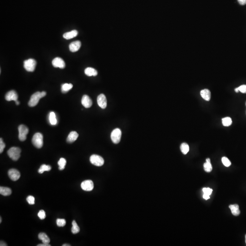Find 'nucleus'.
Here are the masks:
<instances>
[{
	"label": "nucleus",
	"instance_id": "nucleus-1",
	"mask_svg": "<svg viewBox=\"0 0 246 246\" xmlns=\"http://www.w3.org/2000/svg\"><path fill=\"white\" fill-rule=\"evenodd\" d=\"M46 95V92L42 91V92H37L34 93L31 97L30 99L28 102V105L30 107H34L38 104V102L41 99Z\"/></svg>",
	"mask_w": 246,
	"mask_h": 246
},
{
	"label": "nucleus",
	"instance_id": "nucleus-2",
	"mask_svg": "<svg viewBox=\"0 0 246 246\" xmlns=\"http://www.w3.org/2000/svg\"><path fill=\"white\" fill-rule=\"evenodd\" d=\"M21 150L18 147H13L7 151V154L13 161H17L21 156Z\"/></svg>",
	"mask_w": 246,
	"mask_h": 246
},
{
	"label": "nucleus",
	"instance_id": "nucleus-3",
	"mask_svg": "<svg viewBox=\"0 0 246 246\" xmlns=\"http://www.w3.org/2000/svg\"><path fill=\"white\" fill-rule=\"evenodd\" d=\"M32 144L37 149H40L43 146V135L40 133H36L32 139Z\"/></svg>",
	"mask_w": 246,
	"mask_h": 246
},
{
	"label": "nucleus",
	"instance_id": "nucleus-4",
	"mask_svg": "<svg viewBox=\"0 0 246 246\" xmlns=\"http://www.w3.org/2000/svg\"><path fill=\"white\" fill-rule=\"evenodd\" d=\"M36 65V61L32 58H30L24 62V68L28 72H34L35 69Z\"/></svg>",
	"mask_w": 246,
	"mask_h": 246
},
{
	"label": "nucleus",
	"instance_id": "nucleus-5",
	"mask_svg": "<svg viewBox=\"0 0 246 246\" xmlns=\"http://www.w3.org/2000/svg\"><path fill=\"white\" fill-rule=\"evenodd\" d=\"M18 131L19 139L21 141H25L27 139V135L28 133V128L24 125H20L18 127Z\"/></svg>",
	"mask_w": 246,
	"mask_h": 246
},
{
	"label": "nucleus",
	"instance_id": "nucleus-6",
	"mask_svg": "<svg viewBox=\"0 0 246 246\" xmlns=\"http://www.w3.org/2000/svg\"><path fill=\"white\" fill-rule=\"evenodd\" d=\"M90 162L97 166H101L104 164V161L101 156L98 155H93L90 158Z\"/></svg>",
	"mask_w": 246,
	"mask_h": 246
},
{
	"label": "nucleus",
	"instance_id": "nucleus-7",
	"mask_svg": "<svg viewBox=\"0 0 246 246\" xmlns=\"http://www.w3.org/2000/svg\"><path fill=\"white\" fill-rule=\"evenodd\" d=\"M122 132L120 128L114 129L111 134V139L113 143L116 144L120 143L121 137Z\"/></svg>",
	"mask_w": 246,
	"mask_h": 246
},
{
	"label": "nucleus",
	"instance_id": "nucleus-8",
	"mask_svg": "<svg viewBox=\"0 0 246 246\" xmlns=\"http://www.w3.org/2000/svg\"><path fill=\"white\" fill-rule=\"evenodd\" d=\"M81 187L85 191H91L94 188V184L91 180H86L82 182Z\"/></svg>",
	"mask_w": 246,
	"mask_h": 246
},
{
	"label": "nucleus",
	"instance_id": "nucleus-9",
	"mask_svg": "<svg viewBox=\"0 0 246 246\" xmlns=\"http://www.w3.org/2000/svg\"><path fill=\"white\" fill-rule=\"evenodd\" d=\"M8 174L9 178L13 181H17L21 177L19 172L15 169H10L8 171Z\"/></svg>",
	"mask_w": 246,
	"mask_h": 246
},
{
	"label": "nucleus",
	"instance_id": "nucleus-10",
	"mask_svg": "<svg viewBox=\"0 0 246 246\" xmlns=\"http://www.w3.org/2000/svg\"><path fill=\"white\" fill-rule=\"evenodd\" d=\"M97 103L99 106L102 109H104L106 108L107 105V99L104 94H100L99 95L97 98Z\"/></svg>",
	"mask_w": 246,
	"mask_h": 246
},
{
	"label": "nucleus",
	"instance_id": "nucleus-11",
	"mask_svg": "<svg viewBox=\"0 0 246 246\" xmlns=\"http://www.w3.org/2000/svg\"><path fill=\"white\" fill-rule=\"evenodd\" d=\"M52 64L55 68H59L60 69H64L65 67V63L61 58L57 57L53 59L52 61Z\"/></svg>",
	"mask_w": 246,
	"mask_h": 246
},
{
	"label": "nucleus",
	"instance_id": "nucleus-12",
	"mask_svg": "<svg viewBox=\"0 0 246 246\" xmlns=\"http://www.w3.org/2000/svg\"><path fill=\"white\" fill-rule=\"evenodd\" d=\"M18 95L14 90H11L7 93L5 95V99L7 101H14L18 100Z\"/></svg>",
	"mask_w": 246,
	"mask_h": 246
},
{
	"label": "nucleus",
	"instance_id": "nucleus-13",
	"mask_svg": "<svg viewBox=\"0 0 246 246\" xmlns=\"http://www.w3.org/2000/svg\"><path fill=\"white\" fill-rule=\"evenodd\" d=\"M81 103L85 108H89L92 105L93 102L89 96L87 95H83Z\"/></svg>",
	"mask_w": 246,
	"mask_h": 246
},
{
	"label": "nucleus",
	"instance_id": "nucleus-14",
	"mask_svg": "<svg viewBox=\"0 0 246 246\" xmlns=\"http://www.w3.org/2000/svg\"><path fill=\"white\" fill-rule=\"evenodd\" d=\"M81 46V42L80 41L73 42L70 44L69 48L70 51L73 53L79 51Z\"/></svg>",
	"mask_w": 246,
	"mask_h": 246
},
{
	"label": "nucleus",
	"instance_id": "nucleus-15",
	"mask_svg": "<svg viewBox=\"0 0 246 246\" xmlns=\"http://www.w3.org/2000/svg\"><path fill=\"white\" fill-rule=\"evenodd\" d=\"M79 137V134L76 131H72L70 133L67 139L68 143H71L74 142Z\"/></svg>",
	"mask_w": 246,
	"mask_h": 246
},
{
	"label": "nucleus",
	"instance_id": "nucleus-16",
	"mask_svg": "<svg viewBox=\"0 0 246 246\" xmlns=\"http://www.w3.org/2000/svg\"><path fill=\"white\" fill-rule=\"evenodd\" d=\"M77 34H78V32L77 31L74 30L65 33L63 35V37L67 40L71 39L74 37H76Z\"/></svg>",
	"mask_w": 246,
	"mask_h": 246
},
{
	"label": "nucleus",
	"instance_id": "nucleus-17",
	"mask_svg": "<svg viewBox=\"0 0 246 246\" xmlns=\"http://www.w3.org/2000/svg\"><path fill=\"white\" fill-rule=\"evenodd\" d=\"M200 94L202 98L206 101H209L211 99V93L208 89H203L200 92Z\"/></svg>",
	"mask_w": 246,
	"mask_h": 246
},
{
	"label": "nucleus",
	"instance_id": "nucleus-18",
	"mask_svg": "<svg viewBox=\"0 0 246 246\" xmlns=\"http://www.w3.org/2000/svg\"><path fill=\"white\" fill-rule=\"evenodd\" d=\"M229 207L231 210V213L234 216H237L240 214V211L239 210V206L237 204L231 205Z\"/></svg>",
	"mask_w": 246,
	"mask_h": 246
},
{
	"label": "nucleus",
	"instance_id": "nucleus-19",
	"mask_svg": "<svg viewBox=\"0 0 246 246\" xmlns=\"http://www.w3.org/2000/svg\"><path fill=\"white\" fill-rule=\"evenodd\" d=\"M85 73L88 76H96L98 74L97 71L93 68L90 67L86 68L85 69Z\"/></svg>",
	"mask_w": 246,
	"mask_h": 246
},
{
	"label": "nucleus",
	"instance_id": "nucleus-20",
	"mask_svg": "<svg viewBox=\"0 0 246 246\" xmlns=\"http://www.w3.org/2000/svg\"><path fill=\"white\" fill-rule=\"evenodd\" d=\"M38 238L42 241V243L49 244L50 242V238L47 235L43 232H41L38 235Z\"/></svg>",
	"mask_w": 246,
	"mask_h": 246
},
{
	"label": "nucleus",
	"instance_id": "nucleus-21",
	"mask_svg": "<svg viewBox=\"0 0 246 246\" xmlns=\"http://www.w3.org/2000/svg\"><path fill=\"white\" fill-rule=\"evenodd\" d=\"M12 190L8 187H0V194L4 196H8L12 194Z\"/></svg>",
	"mask_w": 246,
	"mask_h": 246
},
{
	"label": "nucleus",
	"instance_id": "nucleus-22",
	"mask_svg": "<svg viewBox=\"0 0 246 246\" xmlns=\"http://www.w3.org/2000/svg\"><path fill=\"white\" fill-rule=\"evenodd\" d=\"M49 122L51 125H56L57 124V120L56 119V115L54 112H50L49 116Z\"/></svg>",
	"mask_w": 246,
	"mask_h": 246
},
{
	"label": "nucleus",
	"instance_id": "nucleus-23",
	"mask_svg": "<svg viewBox=\"0 0 246 246\" xmlns=\"http://www.w3.org/2000/svg\"><path fill=\"white\" fill-rule=\"evenodd\" d=\"M73 87V85L71 83H64L62 86V88H61L62 92L63 93H66L69 91L70 89H72Z\"/></svg>",
	"mask_w": 246,
	"mask_h": 246
},
{
	"label": "nucleus",
	"instance_id": "nucleus-24",
	"mask_svg": "<svg viewBox=\"0 0 246 246\" xmlns=\"http://www.w3.org/2000/svg\"><path fill=\"white\" fill-rule=\"evenodd\" d=\"M180 150L184 155H186L189 151V146L187 144L183 143L180 145Z\"/></svg>",
	"mask_w": 246,
	"mask_h": 246
},
{
	"label": "nucleus",
	"instance_id": "nucleus-25",
	"mask_svg": "<svg viewBox=\"0 0 246 246\" xmlns=\"http://www.w3.org/2000/svg\"><path fill=\"white\" fill-rule=\"evenodd\" d=\"M66 160L64 158H61L59 160V161H58V165L59 166V170L60 171L64 170L65 168V167L66 165Z\"/></svg>",
	"mask_w": 246,
	"mask_h": 246
},
{
	"label": "nucleus",
	"instance_id": "nucleus-26",
	"mask_svg": "<svg viewBox=\"0 0 246 246\" xmlns=\"http://www.w3.org/2000/svg\"><path fill=\"white\" fill-rule=\"evenodd\" d=\"M51 170V167L50 166L43 164V165H42L41 166L39 169L38 170V172L40 174H42L44 172H48V171H50Z\"/></svg>",
	"mask_w": 246,
	"mask_h": 246
},
{
	"label": "nucleus",
	"instance_id": "nucleus-27",
	"mask_svg": "<svg viewBox=\"0 0 246 246\" xmlns=\"http://www.w3.org/2000/svg\"><path fill=\"white\" fill-rule=\"evenodd\" d=\"M72 232L73 234H77L79 233L80 231V227L77 225V223L75 221H73L72 222Z\"/></svg>",
	"mask_w": 246,
	"mask_h": 246
},
{
	"label": "nucleus",
	"instance_id": "nucleus-28",
	"mask_svg": "<svg viewBox=\"0 0 246 246\" xmlns=\"http://www.w3.org/2000/svg\"><path fill=\"white\" fill-rule=\"evenodd\" d=\"M222 123L224 126H229L232 124V120L230 117H225L222 119Z\"/></svg>",
	"mask_w": 246,
	"mask_h": 246
},
{
	"label": "nucleus",
	"instance_id": "nucleus-29",
	"mask_svg": "<svg viewBox=\"0 0 246 246\" xmlns=\"http://www.w3.org/2000/svg\"><path fill=\"white\" fill-rule=\"evenodd\" d=\"M204 170L207 172H210L212 170V167L211 162H206L203 165Z\"/></svg>",
	"mask_w": 246,
	"mask_h": 246
},
{
	"label": "nucleus",
	"instance_id": "nucleus-30",
	"mask_svg": "<svg viewBox=\"0 0 246 246\" xmlns=\"http://www.w3.org/2000/svg\"><path fill=\"white\" fill-rule=\"evenodd\" d=\"M222 162L225 166L229 167L231 165V162L227 157H223L222 158Z\"/></svg>",
	"mask_w": 246,
	"mask_h": 246
},
{
	"label": "nucleus",
	"instance_id": "nucleus-31",
	"mask_svg": "<svg viewBox=\"0 0 246 246\" xmlns=\"http://www.w3.org/2000/svg\"><path fill=\"white\" fill-rule=\"evenodd\" d=\"M56 223L58 226H64L66 225V220L64 219H58L56 221Z\"/></svg>",
	"mask_w": 246,
	"mask_h": 246
},
{
	"label": "nucleus",
	"instance_id": "nucleus-32",
	"mask_svg": "<svg viewBox=\"0 0 246 246\" xmlns=\"http://www.w3.org/2000/svg\"><path fill=\"white\" fill-rule=\"evenodd\" d=\"M37 215H38V217H39V218L41 220L44 219L46 218V215L45 211L43 210H40L39 212L38 213Z\"/></svg>",
	"mask_w": 246,
	"mask_h": 246
},
{
	"label": "nucleus",
	"instance_id": "nucleus-33",
	"mask_svg": "<svg viewBox=\"0 0 246 246\" xmlns=\"http://www.w3.org/2000/svg\"><path fill=\"white\" fill-rule=\"evenodd\" d=\"M27 201L30 205H34L35 204V198L32 196H29L27 198Z\"/></svg>",
	"mask_w": 246,
	"mask_h": 246
},
{
	"label": "nucleus",
	"instance_id": "nucleus-34",
	"mask_svg": "<svg viewBox=\"0 0 246 246\" xmlns=\"http://www.w3.org/2000/svg\"><path fill=\"white\" fill-rule=\"evenodd\" d=\"M6 147V145L3 142L2 138L0 139V153H2Z\"/></svg>",
	"mask_w": 246,
	"mask_h": 246
},
{
	"label": "nucleus",
	"instance_id": "nucleus-35",
	"mask_svg": "<svg viewBox=\"0 0 246 246\" xmlns=\"http://www.w3.org/2000/svg\"><path fill=\"white\" fill-rule=\"evenodd\" d=\"M239 91L241 92L242 93H246V85H242L237 88Z\"/></svg>",
	"mask_w": 246,
	"mask_h": 246
},
{
	"label": "nucleus",
	"instance_id": "nucleus-36",
	"mask_svg": "<svg viewBox=\"0 0 246 246\" xmlns=\"http://www.w3.org/2000/svg\"><path fill=\"white\" fill-rule=\"evenodd\" d=\"M202 191H203L204 193L208 194L209 195H211L212 192V190L210 188H204Z\"/></svg>",
	"mask_w": 246,
	"mask_h": 246
},
{
	"label": "nucleus",
	"instance_id": "nucleus-37",
	"mask_svg": "<svg viewBox=\"0 0 246 246\" xmlns=\"http://www.w3.org/2000/svg\"><path fill=\"white\" fill-rule=\"evenodd\" d=\"M239 4L241 5L246 4V0H237Z\"/></svg>",
	"mask_w": 246,
	"mask_h": 246
},
{
	"label": "nucleus",
	"instance_id": "nucleus-38",
	"mask_svg": "<svg viewBox=\"0 0 246 246\" xmlns=\"http://www.w3.org/2000/svg\"><path fill=\"white\" fill-rule=\"evenodd\" d=\"M203 197L204 199H205V200H208L210 198V195H208V194H206V193H204V195L203 196Z\"/></svg>",
	"mask_w": 246,
	"mask_h": 246
},
{
	"label": "nucleus",
	"instance_id": "nucleus-39",
	"mask_svg": "<svg viewBox=\"0 0 246 246\" xmlns=\"http://www.w3.org/2000/svg\"><path fill=\"white\" fill-rule=\"evenodd\" d=\"M37 246H50L51 245L49 244H46V243H42V244H38Z\"/></svg>",
	"mask_w": 246,
	"mask_h": 246
},
{
	"label": "nucleus",
	"instance_id": "nucleus-40",
	"mask_svg": "<svg viewBox=\"0 0 246 246\" xmlns=\"http://www.w3.org/2000/svg\"><path fill=\"white\" fill-rule=\"evenodd\" d=\"M0 246H7V244H6V243H5V242H4L1 241V243H0Z\"/></svg>",
	"mask_w": 246,
	"mask_h": 246
},
{
	"label": "nucleus",
	"instance_id": "nucleus-41",
	"mask_svg": "<svg viewBox=\"0 0 246 246\" xmlns=\"http://www.w3.org/2000/svg\"><path fill=\"white\" fill-rule=\"evenodd\" d=\"M15 102L17 105H19V104H20V102H19L18 100H17V101H15Z\"/></svg>",
	"mask_w": 246,
	"mask_h": 246
},
{
	"label": "nucleus",
	"instance_id": "nucleus-42",
	"mask_svg": "<svg viewBox=\"0 0 246 246\" xmlns=\"http://www.w3.org/2000/svg\"><path fill=\"white\" fill-rule=\"evenodd\" d=\"M206 162H211L210 159H209V158H207V159H206Z\"/></svg>",
	"mask_w": 246,
	"mask_h": 246
},
{
	"label": "nucleus",
	"instance_id": "nucleus-43",
	"mask_svg": "<svg viewBox=\"0 0 246 246\" xmlns=\"http://www.w3.org/2000/svg\"><path fill=\"white\" fill-rule=\"evenodd\" d=\"M235 91L236 93H238V92L239 91V90H238V88H236L235 89Z\"/></svg>",
	"mask_w": 246,
	"mask_h": 246
},
{
	"label": "nucleus",
	"instance_id": "nucleus-44",
	"mask_svg": "<svg viewBox=\"0 0 246 246\" xmlns=\"http://www.w3.org/2000/svg\"><path fill=\"white\" fill-rule=\"evenodd\" d=\"M70 245H69L68 244H63V246H70Z\"/></svg>",
	"mask_w": 246,
	"mask_h": 246
},
{
	"label": "nucleus",
	"instance_id": "nucleus-45",
	"mask_svg": "<svg viewBox=\"0 0 246 246\" xmlns=\"http://www.w3.org/2000/svg\"><path fill=\"white\" fill-rule=\"evenodd\" d=\"M1 223V218H0V223Z\"/></svg>",
	"mask_w": 246,
	"mask_h": 246
},
{
	"label": "nucleus",
	"instance_id": "nucleus-46",
	"mask_svg": "<svg viewBox=\"0 0 246 246\" xmlns=\"http://www.w3.org/2000/svg\"><path fill=\"white\" fill-rule=\"evenodd\" d=\"M245 242H246V236H245Z\"/></svg>",
	"mask_w": 246,
	"mask_h": 246
},
{
	"label": "nucleus",
	"instance_id": "nucleus-47",
	"mask_svg": "<svg viewBox=\"0 0 246 246\" xmlns=\"http://www.w3.org/2000/svg\"></svg>",
	"mask_w": 246,
	"mask_h": 246
}]
</instances>
